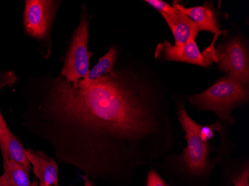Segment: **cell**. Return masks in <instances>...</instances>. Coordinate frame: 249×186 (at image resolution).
<instances>
[{
  "mask_svg": "<svg viewBox=\"0 0 249 186\" xmlns=\"http://www.w3.org/2000/svg\"><path fill=\"white\" fill-rule=\"evenodd\" d=\"M40 81L42 138L58 162L92 180L128 186L141 168L155 166L176 145L171 92L142 57H119L114 72L88 86L60 75Z\"/></svg>",
  "mask_w": 249,
  "mask_h": 186,
  "instance_id": "1",
  "label": "cell"
},
{
  "mask_svg": "<svg viewBox=\"0 0 249 186\" xmlns=\"http://www.w3.org/2000/svg\"><path fill=\"white\" fill-rule=\"evenodd\" d=\"M172 98L187 144L180 153L166 155L155 166L182 186H209L216 168L226 163L232 153L233 144L228 125L219 119L208 125L198 124L190 117L184 102L173 94Z\"/></svg>",
  "mask_w": 249,
  "mask_h": 186,
  "instance_id": "2",
  "label": "cell"
},
{
  "mask_svg": "<svg viewBox=\"0 0 249 186\" xmlns=\"http://www.w3.org/2000/svg\"><path fill=\"white\" fill-rule=\"evenodd\" d=\"M188 101L196 110L213 112L221 121L233 125V111L249 103V87L225 75L206 90L189 96Z\"/></svg>",
  "mask_w": 249,
  "mask_h": 186,
  "instance_id": "3",
  "label": "cell"
},
{
  "mask_svg": "<svg viewBox=\"0 0 249 186\" xmlns=\"http://www.w3.org/2000/svg\"><path fill=\"white\" fill-rule=\"evenodd\" d=\"M216 67L249 87V41L241 32L224 39L214 50Z\"/></svg>",
  "mask_w": 249,
  "mask_h": 186,
  "instance_id": "4",
  "label": "cell"
},
{
  "mask_svg": "<svg viewBox=\"0 0 249 186\" xmlns=\"http://www.w3.org/2000/svg\"><path fill=\"white\" fill-rule=\"evenodd\" d=\"M90 18L91 17L88 15L83 8L80 22L74 33L60 73V76L63 77L68 83H78L89 72V61L92 55L88 48Z\"/></svg>",
  "mask_w": 249,
  "mask_h": 186,
  "instance_id": "5",
  "label": "cell"
},
{
  "mask_svg": "<svg viewBox=\"0 0 249 186\" xmlns=\"http://www.w3.org/2000/svg\"><path fill=\"white\" fill-rule=\"evenodd\" d=\"M215 43H211L205 51L201 52L196 43V40H190L182 45H173L165 40L158 43L155 50V57L162 62L186 63L199 66L203 68H209L213 63H216Z\"/></svg>",
  "mask_w": 249,
  "mask_h": 186,
  "instance_id": "6",
  "label": "cell"
},
{
  "mask_svg": "<svg viewBox=\"0 0 249 186\" xmlns=\"http://www.w3.org/2000/svg\"><path fill=\"white\" fill-rule=\"evenodd\" d=\"M59 2L50 0L25 1L23 24L29 35L44 39L48 35Z\"/></svg>",
  "mask_w": 249,
  "mask_h": 186,
  "instance_id": "7",
  "label": "cell"
},
{
  "mask_svg": "<svg viewBox=\"0 0 249 186\" xmlns=\"http://www.w3.org/2000/svg\"><path fill=\"white\" fill-rule=\"evenodd\" d=\"M173 6L180 10L194 21L199 32H209L217 37L224 34V32H226L221 30L219 13L211 1H206L204 5L200 6L186 8L175 0L173 1Z\"/></svg>",
  "mask_w": 249,
  "mask_h": 186,
  "instance_id": "8",
  "label": "cell"
},
{
  "mask_svg": "<svg viewBox=\"0 0 249 186\" xmlns=\"http://www.w3.org/2000/svg\"><path fill=\"white\" fill-rule=\"evenodd\" d=\"M160 15L173 33L175 45L185 44L190 40H196L199 32L198 27L194 21L180 10L176 8V12L172 15Z\"/></svg>",
  "mask_w": 249,
  "mask_h": 186,
  "instance_id": "9",
  "label": "cell"
},
{
  "mask_svg": "<svg viewBox=\"0 0 249 186\" xmlns=\"http://www.w3.org/2000/svg\"><path fill=\"white\" fill-rule=\"evenodd\" d=\"M26 154L40 184L58 186V166L53 158L43 151L35 152L32 149L26 150Z\"/></svg>",
  "mask_w": 249,
  "mask_h": 186,
  "instance_id": "10",
  "label": "cell"
},
{
  "mask_svg": "<svg viewBox=\"0 0 249 186\" xmlns=\"http://www.w3.org/2000/svg\"><path fill=\"white\" fill-rule=\"evenodd\" d=\"M0 149L4 159H9L31 170V163L19 138L15 136L8 127L0 128Z\"/></svg>",
  "mask_w": 249,
  "mask_h": 186,
  "instance_id": "11",
  "label": "cell"
},
{
  "mask_svg": "<svg viewBox=\"0 0 249 186\" xmlns=\"http://www.w3.org/2000/svg\"><path fill=\"white\" fill-rule=\"evenodd\" d=\"M120 46L115 44L110 46L107 52L99 58L97 64L89 71L85 78L78 81V84L82 86H88L99 77L114 72V67L120 57Z\"/></svg>",
  "mask_w": 249,
  "mask_h": 186,
  "instance_id": "12",
  "label": "cell"
},
{
  "mask_svg": "<svg viewBox=\"0 0 249 186\" xmlns=\"http://www.w3.org/2000/svg\"><path fill=\"white\" fill-rule=\"evenodd\" d=\"M5 171L0 179L10 186H31L29 170L11 159H4Z\"/></svg>",
  "mask_w": 249,
  "mask_h": 186,
  "instance_id": "13",
  "label": "cell"
},
{
  "mask_svg": "<svg viewBox=\"0 0 249 186\" xmlns=\"http://www.w3.org/2000/svg\"><path fill=\"white\" fill-rule=\"evenodd\" d=\"M231 164L225 167V176L226 181L233 186H249V160L238 164V162H230Z\"/></svg>",
  "mask_w": 249,
  "mask_h": 186,
  "instance_id": "14",
  "label": "cell"
},
{
  "mask_svg": "<svg viewBox=\"0 0 249 186\" xmlns=\"http://www.w3.org/2000/svg\"><path fill=\"white\" fill-rule=\"evenodd\" d=\"M144 2L153 7L155 9L159 11L160 14L172 15L176 11V8L174 6H172L170 4L164 2L163 0H145Z\"/></svg>",
  "mask_w": 249,
  "mask_h": 186,
  "instance_id": "15",
  "label": "cell"
},
{
  "mask_svg": "<svg viewBox=\"0 0 249 186\" xmlns=\"http://www.w3.org/2000/svg\"><path fill=\"white\" fill-rule=\"evenodd\" d=\"M146 186H168L158 172L151 168L147 173Z\"/></svg>",
  "mask_w": 249,
  "mask_h": 186,
  "instance_id": "16",
  "label": "cell"
},
{
  "mask_svg": "<svg viewBox=\"0 0 249 186\" xmlns=\"http://www.w3.org/2000/svg\"><path fill=\"white\" fill-rule=\"evenodd\" d=\"M18 81L15 74L12 71L0 72V89L6 86H11ZM0 116H2L0 110Z\"/></svg>",
  "mask_w": 249,
  "mask_h": 186,
  "instance_id": "17",
  "label": "cell"
},
{
  "mask_svg": "<svg viewBox=\"0 0 249 186\" xmlns=\"http://www.w3.org/2000/svg\"><path fill=\"white\" fill-rule=\"evenodd\" d=\"M82 179L85 181V186H94V185L92 183L91 180H90V179L89 178L88 175H84L82 177Z\"/></svg>",
  "mask_w": 249,
  "mask_h": 186,
  "instance_id": "18",
  "label": "cell"
},
{
  "mask_svg": "<svg viewBox=\"0 0 249 186\" xmlns=\"http://www.w3.org/2000/svg\"><path fill=\"white\" fill-rule=\"evenodd\" d=\"M7 127L6 123H5L3 117H2V116H0V128H1V127Z\"/></svg>",
  "mask_w": 249,
  "mask_h": 186,
  "instance_id": "19",
  "label": "cell"
},
{
  "mask_svg": "<svg viewBox=\"0 0 249 186\" xmlns=\"http://www.w3.org/2000/svg\"><path fill=\"white\" fill-rule=\"evenodd\" d=\"M0 186H8V184H6V183H4L3 181H2L1 179H0Z\"/></svg>",
  "mask_w": 249,
  "mask_h": 186,
  "instance_id": "20",
  "label": "cell"
},
{
  "mask_svg": "<svg viewBox=\"0 0 249 186\" xmlns=\"http://www.w3.org/2000/svg\"><path fill=\"white\" fill-rule=\"evenodd\" d=\"M39 186L38 181H37V180H35V181L32 183V186Z\"/></svg>",
  "mask_w": 249,
  "mask_h": 186,
  "instance_id": "21",
  "label": "cell"
},
{
  "mask_svg": "<svg viewBox=\"0 0 249 186\" xmlns=\"http://www.w3.org/2000/svg\"><path fill=\"white\" fill-rule=\"evenodd\" d=\"M39 186H47V185L44 184H40Z\"/></svg>",
  "mask_w": 249,
  "mask_h": 186,
  "instance_id": "22",
  "label": "cell"
}]
</instances>
